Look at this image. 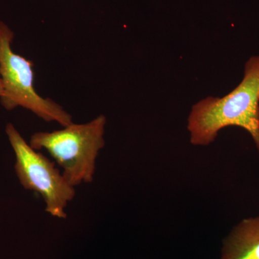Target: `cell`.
Segmentation results:
<instances>
[{"label": "cell", "instance_id": "obj_5", "mask_svg": "<svg viewBox=\"0 0 259 259\" xmlns=\"http://www.w3.org/2000/svg\"><path fill=\"white\" fill-rule=\"evenodd\" d=\"M222 259H259V217L245 218L223 243Z\"/></svg>", "mask_w": 259, "mask_h": 259}, {"label": "cell", "instance_id": "obj_3", "mask_svg": "<svg viewBox=\"0 0 259 259\" xmlns=\"http://www.w3.org/2000/svg\"><path fill=\"white\" fill-rule=\"evenodd\" d=\"M15 34L0 20V77L3 93L2 106L8 111L18 107L30 110L46 122H56L63 127L72 123V117L61 105L44 98L35 89L33 63L13 50Z\"/></svg>", "mask_w": 259, "mask_h": 259}, {"label": "cell", "instance_id": "obj_6", "mask_svg": "<svg viewBox=\"0 0 259 259\" xmlns=\"http://www.w3.org/2000/svg\"><path fill=\"white\" fill-rule=\"evenodd\" d=\"M3 83H2L1 77H0V97H1L2 95H3Z\"/></svg>", "mask_w": 259, "mask_h": 259}, {"label": "cell", "instance_id": "obj_2", "mask_svg": "<svg viewBox=\"0 0 259 259\" xmlns=\"http://www.w3.org/2000/svg\"><path fill=\"white\" fill-rule=\"evenodd\" d=\"M106 123V117L100 115L86 123L72 122L57 131L35 133L29 144L37 151L46 150L73 187L92 183L97 158L105 147Z\"/></svg>", "mask_w": 259, "mask_h": 259}, {"label": "cell", "instance_id": "obj_1", "mask_svg": "<svg viewBox=\"0 0 259 259\" xmlns=\"http://www.w3.org/2000/svg\"><path fill=\"white\" fill-rule=\"evenodd\" d=\"M230 126L248 133L259 153V56L246 61L243 79L231 93L206 97L192 106L187 124L190 143L208 146L221 130Z\"/></svg>", "mask_w": 259, "mask_h": 259}, {"label": "cell", "instance_id": "obj_4", "mask_svg": "<svg viewBox=\"0 0 259 259\" xmlns=\"http://www.w3.org/2000/svg\"><path fill=\"white\" fill-rule=\"evenodd\" d=\"M5 133L15 156V170L19 182L26 190L40 194L46 212L59 219L67 218L66 208L76 195L55 161L33 149L11 122Z\"/></svg>", "mask_w": 259, "mask_h": 259}]
</instances>
